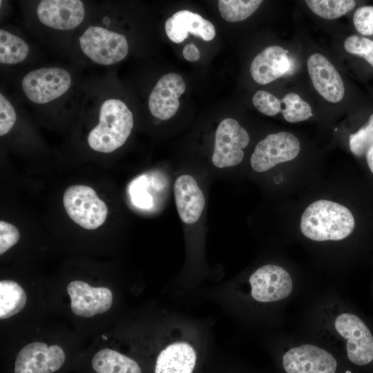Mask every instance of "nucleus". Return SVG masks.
Returning <instances> with one entry per match:
<instances>
[{"label":"nucleus","mask_w":373,"mask_h":373,"mask_svg":"<svg viewBox=\"0 0 373 373\" xmlns=\"http://www.w3.org/2000/svg\"><path fill=\"white\" fill-rule=\"evenodd\" d=\"M102 338H103L104 340H106V339H107V338L106 337L105 335H103V336H102Z\"/></svg>","instance_id":"obj_35"},{"label":"nucleus","mask_w":373,"mask_h":373,"mask_svg":"<svg viewBox=\"0 0 373 373\" xmlns=\"http://www.w3.org/2000/svg\"><path fill=\"white\" fill-rule=\"evenodd\" d=\"M305 3L314 14L326 19L341 17L356 6L353 0H306Z\"/></svg>","instance_id":"obj_24"},{"label":"nucleus","mask_w":373,"mask_h":373,"mask_svg":"<svg viewBox=\"0 0 373 373\" xmlns=\"http://www.w3.org/2000/svg\"><path fill=\"white\" fill-rule=\"evenodd\" d=\"M307 65L316 90L329 102H340L343 98L345 87L343 79L334 65L320 53L311 55Z\"/></svg>","instance_id":"obj_15"},{"label":"nucleus","mask_w":373,"mask_h":373,"mask_svg":"<svg viewBox=\"0 0 373 373\" xmlns=\"http://www.w3.org/2000/svg\"><path fill=\"white\" fill-rule=\"evenodd\" d=\"M64 208L68 216L86 229H95L106 219L108 208L95 191L86 185H73L63 196Z\"/></svg>","instance_id":"obj_3"},{"label":"nucleus","mask_w":373,"mask_h":373,"mask_svg":"<svg viewBox=\"0 0 373 373\" xmlns=\"http://www.w3.org/2000/svg\"><path fill=\"white\" fill-rule=\"evenodd\" d=\"M19 232L13 224L1 220L0 222V254L15 245L19 240Z\"/></svg>","instance_id":"obj_32"},{"label":"nucleus","mask_w":373,"mask_h":373,"mask_svg":"<svg viewBox=\"0 0 373 373\" xmlns=\"http://www.w3.org/2000/svg\"><path fill=\"white\" fill-rule=\"evenodd\" d=\"M373 146V114L367 124L358 131L350 135L349 146L351 152L357 157L367 154Z\"/></svg>","instance_id":"obj_26"},{"label":"nucleus","mask_w":373,"mask_h":373,"mask_svg":"<svg viewBox=\"0 0 373 373\" xmlns=\"http://www.w3.org/2000/svg\"><path fill=\"white\" fill-rule=\"evenodd\" d=\"M146 184V176L141 175L135 179L129 186V193L133 203L135 206L142 209H149L153 205V198L149 194Z\"/></svg>","instance_id":"obj_29"},{"label":"nucleus","mask_w":373,"mask_h":373,"mask_svg":"<svg viewBox=\"0 0 373 373\" xmlns=\"http://www.w3.org/2000/svg\"><path fill=\"white\" fill-rule=\"evenodd\" d=\"M30 48L27 43L19 37L5 30H0V62L16 64L27 57Z\"/></svg>","instance_id":"obj_22"},{"label":"nucleus","mask_w":373,"mask_h":373,"mask_svg":"<svg viewBox=\"0 0 373 373\" xmlns=\"http://www.w3.org/2000/svg\"><path fill=\"white\" fill-rule=\"evenodd\" d=\"M72 79L65 69L49 67L35 69L24 76L22 88L26 97L39 104L52 102L70 87Z\"/></svg>","instance_id":"obj_5"},{"label":"nucleus","mask_w":373,"mask_h":373,"mask_svg":"<svg viewBox=\"0 0 373 373\" xmlns=\"http://www.w3.org/2000/svg\"><path fill=\"white\" fill-rule=\"evenodd\" d=\"M355 221L349 209L329 200L312 202L301 216L300 230L315 241L340 240L354 230Z\"/></svg>","instance_id":"obj_1"},{"label":"nucleus","mask_w":373,"mask_h":373,"mask_svg":"<svg viewBox=\"0 0 373 373\" xmlns=\"http://www.w3.org/2000/svg\"><path fill=\"white\" fill-rule=\"evenodd\" d=\"M367 165L373 173V146L370 149L366 154Z\"/></svg>","instance_id":"obj_34"},{"label":"nucleus","mask_w":373,"mask_h":373,"mask_svg":"<svg viewBox=\"0 0 373 373\" xmlns=\"http://www.w3.org/2000/svg\"><path fill=\"white\" fill-rule=\"evenodd\" d=\"M253 298L258 302H274L287 298L293 283L289 273L280 266L266 265L249 277Z\"/></svg>","instance_id":"obj_9"},{"label":"nucleus","mask_w":373,"mask_h":373,"mask_svg":"<svg viewBox=\"0 0 373 373\" xmlns=\"http://www.w3.org/2000/svg\"><path fill=\"white\" fill-rule=\"evenodd\" d=\"M84 54L95 63L112 65L126 57L128 45L124 35L100 26H90L79 38Z\"/></svg>","instance_id":"obj_4"},{"label":"nucleus","mask_w":373,"mask_h":373,"mask_svg":"<svg viewBox=\"0 0 373 373\" xmlns=\"http://www.w3.org/2000/svg\"><path fill=\"white\" fill-rule=\"evenodd\" d=\"M291 68L292 62L287 51L280 46H271L253 59L250 73L256 82L267 84L287 74Z\"/></svg>","instance_id":"obj_16"},{"label":"nucleus","mask_w":373,"mask_h":373,"mask_svg":"<svg viewBox=\"0 0 373 373\" xmlns=\"http://www.w3.org/2000/svg\"><path fill=\"white\" fill-rule=\"evenodd\" d=\"M65 358V353L59 345L31 343L18 353L15 373H52L63 365Z\"/></svg>","instance_id":"obj_10"},{"label":"nucleus","mask_w":373,"mask_h":373,"mask_svg":"<svg viewBox=\"0 0 373 373\" xmlns=\"http://www.w3.org/2000/svg\"><path fill=\"white\" fill-rule=\"evenodd\" d=\"M133 127V116L124 102L111 98L101 105L99 123L89 133L90 147L98 152L111 153L122 146Z\"/></svg>","instance_id":"obj_2"},{"label":"nucleus","mask_w":373,"mask_h":373,"mask_svg":"<svg viewBox=\"0 0 373 373\" xmlns=\"http://www.w3.org/2000/svg\"><path fill=\"white\" fill-rule=\"evenodd\" d=\"M300 149V142L294 135L288 132L269 134L256 146L250 160L251 167L257 172H265L294 159Z\"/></svg>","instance_id":"obj_7"},{"label":"nucleus","mask_w":373,"mask_h":373,"mask_svg":"<svg viewBox=\"0 0 373 373\" xmlns=\"http://www.w3.org/2000/svg\"><path fill=\"white\" fill-rule=\"evenodd\" d=\"M353 23L356 30L363 35H373V6L358 8L353 16Z\"/></svg>","instance_id":"obj_30"},{"label":"nucleus","mask_w":373,"mask_h":373,"mask_svg":"<svg viewBox=\"0 0 373 373\" xmlns=\"http://www.w3.org/2000/svg\"><path fill=\"white\" fill-rule=\"evenodd\" d=\"M16 121V113L11 103L0 94V135L7 134Z\"/></svg>","instance_id":"obj_31"},{"label":"nucleus","mask_w":373,"mask_h":373,"mask_svg":"<svg viewBox=\"0 0 373 373\" xmlns=\"http://www.w3.org/2000/svg\"><path fill=\"white\" fill-rule=\"evenodd\" d=\"M73 312L82 317H92L107 312L113 303V294L106 287H94L81 280H73L67 287Z\"/></svg>","instance_id":"obj_12"},{"label":"nucleus","mask_w":373,"mask_h":373,"mask_svg":"<svg viewBox=\"0 0 373 373\" xmlns=\"http://www.w3.org/2000/svg\"><path fill=\"white\" fill-rule=\"evenodd\" d=\"M287 373H335L337 363L325 350L312 345L293 347L283 356Z\"/></svg>","instance_id":"obj_11"},{"label":"nucleus","mask_w":373,"mask_h":373,"mask_svg":"<svg viewBox=\"0 0 373 373\" xmlns=\"http://www.w3.org/2000/svg\"><path fill=\"white\" fill-rule=\"evenodd\" d=\"M345 50L366 60L373 67V41L356 35H350L344 41Z\"/></svg>","instance_id":"obj_27"},{"label":"nucleus","mask_w":373,"mask_h":373,"mask_svg":"<svg viewBox=\"0 0 373 373\" xmlns=\"http://www.w3.org/2000/svg\"><path fill=\"white\" fill-rule=\"evenodd\" d=\"M335 328L347 340V354L352 363L365 365L373 360V336L362 320L344 313L335 320Z\"/></svg>","instance_id":"obj_8"},{"label":"nucleus","mask_w":373,"mask_h":373,"mask_svg":"<svg viewBox=\"0 0 373 373\" xmlns=\"http://www.w3.org/2000/svg\"><path fill=\"white\" fill-rule=\"evenodd\" d=\"M165 31L169 39L174 43H181L190 32L204 41L212 40L216 35L213 24L201 15L187 10H180L165 22Z\"/></svg>","instance_id":"obj_17"},{"label":"nucleus","mask_w":373,"mask_h":373,"mask_svg":"<svg viewBox=\"0 0 373 373\" xmlns=\"http://www.w3.org/2000/svg\"><path fill=\"white\" fill-rule=\"evenodd\" d=\"M260 0H220L219 11L224 19L229 22L243 21L260 6Z\"/></svg>","instance_id":"obj_23"},{"label":"nucleus","mask_w":373,"mask_h":373,"mask_svg":"<svg viewBox=\"0 0 373 373\" xmlns=\"http://www.w3.org/2000/svg\"><path fill=\"white\" fill-rule=\"evenodd\" d=\"M249 141L248 133L236 119H224L216 132L212 155L213 165L221 169L239 164L244 157L242 149Z\"/></svg>","instance_id":"obj_6"},{"label":"nucleus","mask_w":373,"mask_h":373,"mask_svg":"<svg viewBox=\"0 0 373 373\" xmlns=\"http://www.w3.org/2000/svg\"><path fill=\"white\" fill-rule=\"evenodd\" d=\"M39 20L57 30H67L78 26L84 20L85 8L79 0H44L36 8Z\"/></svg>","instance_id":"obj_14"},{"label":"nucleus","mask_w":373,"mask_h":373,"mask_svg":"<svg viewBox=\"0 0 373 373\" xmlns=\"http://www.w3.org/2000/svg\"><path fill=\"white\" fill-rule=\"evenodd\" d=\"M280 101L285 105L281 112L288 122L296 123L305 121L312 115L310 105L297 93H288Z\"/></svg>","instance_id":"obj_25"},{"label":"nucleus","mask_w":373,"mask_h":373,"mask_svg":"<svg viewBox=\"0 0 373 373\" xmlns=\"http://www.w3.org/2000/svg\"><path fill=\"white\" fill-rule=\"evenodd\" d=\"M184 57L190 61H195L199 59L200 53L198 48L193 44L185 46L182 52Z\"/></svg>","instance_id":"obj_33"},{"label":"nucleus","mask_w":373,"mask_h":373,"mask_svg":"<svg viewBox=\"0 0 373 373\" xmlns=\"http://www.w3.org/2000/svg\"><path fill=\"white\" fill-rule=\"evenodd\" d=\"M252 102L260 112L268 116H274L282 111L280 99L267 91L256 92Z\"/></svg>","instance_id":"obj_28"},{"label":"nucleus","mask_w":373,"mask_h":373,"mask_svg":"<svg viewBox=\"0 0 373 373\" xmlns=\"http://www.w3.org/2000/svg\"><path fill=\"white\" fill-rule=\"evenodd\" d=\"M185 88V82L180 75L171 73L162 76L149 97L151 113L162 120L173 117L180 107L179 97Z\"/></svg>","instance_id":"obj_13"},{"label":"nucleus","mask_w":373,"mask_h":373,"mask_svg":"<svg viewBox=\"0 0 373 373\" xmlns=\"http://www.w3.org/2000/svg\"><path fill=\"white\" fill-rule=\"evenodd\" d=\"M91 363L97 373H142L140 365L133 359L107 348L97 352Z\"/></svg>","instance_id":"obj_20"},{"label":"nucleus","mask_w":373,"mask_h":373,"mask_svg":"<svg viewBox=\"0 0 373 373\" xmlns=\"http://www.w3.org/2000/svg\"><path fill=\"white\" fill-rule=\"evenodd\" d=\"M196 359V352L189 343H173L159 354L155 373H193Z\"/></svg>","instance_id":"obj_19"},{"label":"nucleus","mask_w":373,"mask_h":373,"mask_svg":"<svg viewBox=\"0 0 373 373\" xmlns=\"http://www.w3.org/2000/svg\"><path fill=\"white\" fill-rule=\"evenodd\" d=\"M26 294L15 281L4 280L0 282V318H8L19 313L25 307Z\"/></svg>","instance_id":"obj_21"},{"label":"nucleus","mask_w":373,"mask_h":373,"mask_svg":"<svg viewBox=\"0 0 373 373\" xmlns=\"http://www.w3.org/2000/svg\"><path fill=\"white\" fill-rule=\"evenodd\" d=\"M174 195L180 219L189 224L196 222L203 211L205 200L195 180L189 175L179 176L175 182Z\"/></svg>","instance_id":"obj_18"}]
</instances>
